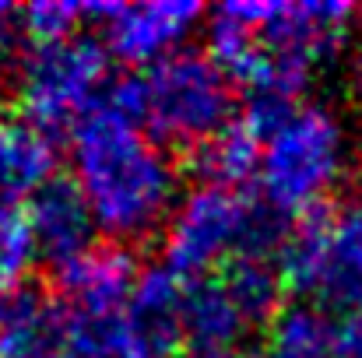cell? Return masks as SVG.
I'll return each instance as SVG.
<instances>
[{
    "instance_id": "cell-16",
    "label": "cell",
    "mask_w": 362,
    "mask_h": 358,
    "mask_svg": "<svg viewBox=\"0 0 362 358\" xmlns=\"http://www.w3.org/2000/svg\"><path fill=\"white\" fill-rule=\"evenodd\" d=\"M264 358H345L341 327L331 320V313L310 302L285 306L271 323Z\"/></svg>"
},
{
    "instance_id": "cell-21",
    "label": "cell",
    "mask_w": 362,
    "mask_h": 358,
    "mask_svg": "<svg viewBox=\"0 0 362 358\" xmlns=\"http://www.w3.org/2000/svg\"><path fill=\"white\" fill-rule=\"evenodd\" d=\"M183 358H194V355H183Z\"/></svg>"
},
{
    "instance_id": "cell-19",
    "label": "cell",
    "mask_w": 362,
    "mask_h": 358,
    "mask_svg": "<svg viewBox=\"0 0 362 358\" xmlns=\"http://www.w3.org/2000/svg\"><path fill=\"white\" fill-rule=\"evenodd\" d=\"M341 345H345V358H362V313L341 327Z\"/></svg>"
},
{
    "instance_id": "cell-8",
    "label": "cell",
    "mask_w": 362,
    "mask_h": 358,
    "mask_svg": "<svg viewBox=\"0 0 362 358\" xmlns=\"http://www.w3.org/2000/svg\"><path fill=\"white\" fill-rule=\"evenodd\" d=\"M204 18L197 0H144V4H88V21L103 25L110 56L130 67H151L180 49Z\"/></svg>"
},
{
    "instance_id": "cell-12",
    "label": "cell",
    "mask_w": 362,
    "mask_h": 358,
    "mask_svg": "<svg viewBox=\"0 0 362 358\" xmlns=\"http://www.w3.org/2000/svg\"><path fill=\"white\" fill-rule=\"evenodd\" d=\"M246 320L240 309L233 306V299L226 295L222 281L211 278H197L187 281V302H183V345L190 348L194 358H229L236 355L243 334H246Z\"/></svg>"
},
{
    "instance_id": "cell-20",
    "label": "cell",
    "mask_w": 362,
    "mask_h": 358,
    "mask_svg": "<svg viewBox=\"0 0 362 358\" xmlns=\"http://www.w3.org/2000/svg\"><path fill=\"white\" fill-rule=\"evenodd\" d=\"M229 358H264V355H250V352H236V355H229Z\"/></svg>"
},
{
    "instance_id": "cell-13",
    "label": "cell",
    "mask_w": 362,
    "mask_h": 358,
    "mask_svg": "<svg viewBox=\"0 0 362 358\" xmlns=\"http://www.w3.org/2000/svg\"><path fill=\"white\" fill-rule=\"evenodd\" d=\"M260 151H264V133L240 113L229 126H222L211 141L194 148L187 155V162H190V172L201 183L243 190L260 172Z\"/></svg>"
},
{
    "instance_id": "cell-6",
    "label": "cell",
    "mask_w": 362,
    "mask_h": 358,
    "mask_svg": "<svg viewBox=\"0 0 362 358\" xmlns=\"http://www.w3.org/2000/svg\"><path fill=\"white\" fill-rule=\"evenodd\" d=\"M110 88V49L103 39L74 35L57 46H32L18 60L21 119L42 133L74 130Z\"/></svg>"
},
{
    "instance_id": "cell-17",
    "label": "cell",
    "mask_w": 362,
    "mask_h": 358,
    "mask_svg": "<svg viewBox=\"0 0 362 358\" xmlns=\"http://www.w3.org/2000/svg\"><path fill=\"white\" fill-rule=\"evenodd\" d=\"M81 21H88V4L74 0H35L18 7V32L32 46H57L78 35Z\"/></svg>"
},
{
    "instance_id": "cell-10",
    "label": "cell",
    "mask_w": 362,
    "mask_h": 358,
    "mask_svg": "<svg viewBox=\"0 0 362 358\" xmlns=\"http://www.w3.org/2000/svg\"><path fill=\"white\" fill-rule=\"evenodd\" d=\"M25 218L35 239V253L53 267H64L95 246L99 225L74 176H53L42 190H35L28 197Z\"/></svg>"
},
{
    "instance_id": "cell-7",
    "label": "cell",
    "mask_w": 362,
    "mask_h": 358,
    "mask_svg": "<svg viewBox=\"0 0 362 358\" xmlns=\"http://www.w3.org/2000/svg\"><path fill=\"white\" fill-rule=\"evenodd\" d=\"M218 11L250 28L260 42L296 53L310 64L327 60L352 21V7L338 0H233Z\"/></svg>"
},
{
    "instance_id": "cell-4",
    "label": "cell",
    "mask_w": 362,
    "mask_h": 358,
    "mask_svg": "<svg viewBox=\"0 0 362 358\" xmlns=\"http://www.w3.org/2000/svg\"><path fill=\"white\" fill-rule=\"evenodd\" d=\"M285 288L324 313H362V204H320L292 222L278 253Z\"/></svg>"
},
{
    "instance_id": "cell-3",
    "label": "cell",
    "mask_w": 362,
    "mask_h": 358,
    "mask_svg": "<svg viewBox=\"0 0 362 358\" xmlns=\"http://www.w3.org/2000/svg\"><path fill=\"white\" fill-rule=\"evenodd\" d=\"M141 78V130L187 155L236 119V88L208 53L176 49L165 60L137 71Z\"/></svg>"
},
{
    "instance_id": "cell-2",
    "label": "cell",
    "mask_w": 362,
    "mask_h": 358,
    "mask_svg": "<svg viewBox=\"0 0 362 358\" xmlns=\"http://www.w3.org/2000/svg\"><path fill=\"white\" fill-rule=\"evenodd\" d=\"M296 218H285L264 201L246 197L243 190L197 183L187 197L176 201L165 222V267L183 281L211 278L236 256L278 260Z\"/></svg>"
},
{
    "instance_id": "cell-14",
    "label": "cell",
    "mask_w": 362,
    "mask_h": 358,
    "mask_svg": "<svg viewBox=\"0 0 362 358\" xmlns=\"http://www.w3.org/2000/svg\"><path fill=\"white\" fill-rule=\"evenodd\" d=\"M57 148L53 137L32 126L28 119L0 123V193L4 201L32 197L42 190L57 172Z\"/></svg>"
},
{
    "instance_id": "cell-9",
    "label": "cell",
    "mask_w": 362,
    "mask_h": 358,
    "mask_svg": "<svg viewBox=\"0 0 362 358\" xmlns=\"http://www.w3.org/2000/svg\"><path fill=\"white\" fill-rule=\"evenodd\" d=\"M141 281L137 260L120 242H95L88 253L57 267L60 306L78 316H120Z\"/></svg>"
},
{
    "instance_id": "cell-15",
    "label": "cell",
    "mask_w": 362,
    "mask_h": 358,
    "mask_svg": "<svg viewBox=\"0 0 362 358\" xmlns=\"http://www.w3.org/2000/svg\"><path fill=\"white\" fill-rule=\"evenodd\" d=\"M240 309L246 327H271L281 316V295H285V278L274 260L264 256H236L215 274Z\"/></svg>"
},
{
    "instance_id": "cell-18",
    "label": "cell",
    "mask_w": 362,
    "mask_h": 358,
    "mask_svg": "<svg viewBox=\"0 0 362 358\" xmlns=\"http://www.w3.org/2000/svg\"><path fill=\"white\" fill-rule=\"evenodd\" d=\"M35 256L39 253L25 211L11 201H0V292L25 285V274Z\"/></svg>"
},
{
    "instance_id": "cell-1",
    "label": "cell",
    "mask_w": 362,
    "mask_h": 358,
    "mask_svg": "<svg viewBox=\"0 0 362 358\" xmlns=\"http://www.w3.org/2000/svg\"><path fill=\"white\" fill-rule=\"evenodd\" d=\"M71 165L99 232L120 246L155 236L176 208L180 172L169 151L103 102L71 130Z\"/></svg>"
},
{
    "instance_id": "cell-5",
    "label": "cell",
    "mask_w": 362,
    "mask_h": 358,
    "mask_svg": "<svg viewBox=\"0 0 362 358\" xmlns=\"http://www.w3.org/2000/svg\"><path fill=\"white\" fill-rule=\"evenodd\" d=\"M345 165V130L324 106H296L267 137L260 151V193L264 204L285 218H299L334 190Z\"/></svg>"
},
{
    "instance_id": "cell-11",
    "label": "cell",
    "mask_w": 362,
    "mask_h": 358,
    "mask_svg": "<svg viewBox=\"0 0 362 358\" xmlns=\"http://www.w3.org/2000/svg\"><path fill=\"white\" fill-rule=\"evenodd\" d=\"M183 302L187 281L180 274H173L165 263L141 270V281L127 302V323L155 355L176 358L183 345Z\"/></svg>"
}]
</instances>
